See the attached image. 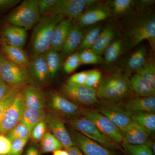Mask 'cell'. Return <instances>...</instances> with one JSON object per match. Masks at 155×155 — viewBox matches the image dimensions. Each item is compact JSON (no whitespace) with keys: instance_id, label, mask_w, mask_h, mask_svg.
Returning a JSON list of instances; mask_svg holds the SVG:
<instances>
[{"instance_id":"10","label":"cell","mask_w":155,"mask_h":155,"mask_svg":"<svg viewBox=\"0 0 155 155\" xmlns=\"http://www.w3.org/2000/svg\"><path fill=\"white\" fill-rule=\"evenodd\" d=\"M25 103L21 90L6 110L0 125V134L8 133L21 122Z\"/></svg>"},{"instance_id":"47","label":"cell","mask_w":155,"mask_h":155,"mask_svg":"<svg viewBox=\"0 0 155 155\" xmlns=\"http://www.w3.org/2000/svg\"><path fill=\"white\" fill-rule=\"evenodd\" d=\"M20 2L19 0H0V10L13 8Z\"/></svg>"},{"instance_id":"32","label":"cell","mask_w":155,"mask_h":155,"mask_svg":"<svg viewBox=\"0 0 155 155\" xmlns=\"http://www.w3.org/2000/svg\"><path fill=\"white\" fill-rule=\"evenodd\" d=\"M123 48V42L118 40L112 42L104 52V58L108 64L114 63L122 54Z\"/></svg>"},{"instance_id":"1","label":"cell","mask_w":155,"mask_h":155,"mask_svg":"<svg viewBox=\"0 0 155 155\" xmlns=\"http://www.w3.org/2000/svg\"><path fill=\"white\" fill-rule=\"evenodd\" d=\"M132 91L130 78L121 73H116L102 79L97 90L98 99L111 103L122 101Z\"/></svg>"},{"instance_id":"45","label":"cell","mask_w":155,"mask_h":155,"mask_svg":"<svg viewBox=\"0 0 155 155\" xmlns=\"http://www.w3.org/2000/svg\"><path fill=\"white\" fill-rule=\"evenodd\" d=\"M88 72L89 70L75 73L69 78L67 82L75 84H84L88 75Z\"/></svg>"},{"instance_id":"44","label":"cell","mask_w":155,"mask_h":155,"mask_svg":"<svg viewBox=\"0 0 155 155\" xmlns=\"http://www.w3.org/2000/svg\"><path fill=\"white\" fill-rule=\"evenodd\" d=\"M11 141L7 136L0 134V155H10Z\"/></svg>"},{"instance_id":"20","label":"cell","mask_w":155,"mask_h":155,"mask_svg":"<svg viewBox=\"0 0 155 155\" xmlns=\"http://www.w3.org/2000/svg\"><path fill=\"white\" fill-rule=\"evenodd\" d=\"M1 45V52L8 60L17 66L28 70L30 60L22 49L10 45L2 39Z\"/></svg>"},{"instance_id":"9","label":"cell","mask_w":155,"mask_h":155,"mask_svg":"<svg viewBox=\"0 0 155 155\" xmlns=\"http://www.w3.org/2000/svg\"><path fill=\"white\" fill-rule=\"evenodd\" d=\"M96 0H57L50 14L76 20L87 9L98 2Z\"/></svg>"},{"instance_id":"24","label":"cell","mask_w":155,"mask_h":155,"mask_svg":"<svg viewBox=\"0 0 155 155\" xmlns=\"http://www.w3.org/2000/svg\"><path fill=\"white\" fill-rule=\"evenodd\" d=\"M115 36V32L110 27H107L101 31L95 41L91 50L98 55L104 53L110 45Z\"/></svg>"},{"instance_id":"29","label":"cell","mask_w":155,"mask_h":155,"mask_svg":"<svg viewBox=\"0 0 155 155\" xmlns=\"http://www.w3.org/2000/svg\"><path fill=\"white\" fill-rule=\"evenodd\" d=\"M51 78H54L59 72L61 65V58L59 52L50 49L44 54Z\"/></svg>"},{"instance_id":"26","label":"cell","mask_w":155,"mask_h":155,"mask_svg":"<svg viewBox=\"0 0 155 155\" xmlns=\"http://www.w3.org/2000/svg\"><path fill=\"white\" fill-rule=\"evenodd\" d=\"M46 113L44 110H37L25 107L22 115V122L31 132L33 127L38 122L45 120Z\"/></svg>"},{"instance_id":"30","label":"cell","mask_w":155,"mask_h":155,"mask_svg":"<svg viewBox=\"0 0 155 155\" xmlns=\"http://www.w3.org/2000/svg\"><path fill=\"white\" fill-rule=\"evenodd\" d=\"M41 149L42 152H54L64 147L61 143L52 134L46 132L40 141Z\"/></svg>"},{"instance_id":"40","label":"cell","mask_w":155,"mask_h":155,"mask_svg":"<svg viewBox=\"0 0 155 155\" xmlns=\"http://www.w3.org/2000/svg\"><path fill=\"white\" fill-rule=\"evenodd\" d=\"M47 125L45 120H42L36 124L32 128L30 137L32 140L37 142H40L46 133Z\"/></svg>"},{"instance_id":"31","label":"cell","mask_w":155,"mask_h":155,"mask_svg":"<svg viewBox=\"0 0 155 155\" xmlns=\"http://www.w3.org/2000/svg\"><path fill=\"white\" fill-rule=\"evenodd\" d=\"M108 3L110 12L115 16H122L130 11L135 2L132 0H114Z\"/></svg>"},{"instance_id":"41","label":"cell","mask_w":155,"mask_h":155,"mask_svg":"<svg viewBox=\"0 0 155 155\" xmlns=\"http://www.w3.org/2000/svg\"><path fill=\"white\" fill-rule=\"evenodd\" d=\"M102 80L101 73L98 70H89L88 75L85 81V85L96 89Z\"/></svg>"},{"instance_id":"22","label":"cell","mask_w":155,"mask_h":155,"mask_svg":"<svg viewBox=\"0 0 155 155\" xmlns=\"http://www.w3.org/2000/svg\"><path fill=\"white\" fill-rule=\"evenodd\" d=\"M123 108L130 113H155V96L136 97L127 101Z\"/></svg>"},{"instance_id":"35","label":"cell","mask_w":155,"mask_h":155,"mask_svg":"<svg viewBox=\"0 0 155 155\" xmlns=\"http://www.w3.org/2000/svg\"><path fill=\"white\" fill-rule=\"evenodd\" d=\"M30 135L31 132L28 127L21 122L7 133L6 135L12 141L16 139L28 140Z\"/></svg>"},{"instance_id":"43","label":"cell","mask_w":155,"mask_h":155,"mask_svg":"<svg viewBox=\"0 0 155 155\" xmlns=\"http://www.w3.org/2000/svg\"><path fill=\"white\" fill-rule=\"evenodd\" d=\"M57 0H40L38 7L40 15L42 16L50 14L52 9L57 2Z\"/></svg>"},{"instance_id":"15","label":"cell","mask_w":155,"mask_h":155,"mask_svg":"<svg viewBox=\"0 0 155 155\" xmlns=\"http://www.w3.org/2000/svg\"><path fill=\"white\" fill-rule=\"evenodd\" d=\"M28 72L30 79L38 85H45L48 82L51 77L44 54L33 55Z\"/></svg>"},{"instance_id":"21","label":"cell","mask_w":155,"mask_h":155,"mask_svg":"<svg viewBox=\"0 0 155 155\" xmlns=\"http://www.w3.org/2000/svg\"><path fill=\"white\" fill-rule=\"evenodd\" d=\"M71 19H63L56 25L53 31L50 49L61 51L72 27Z\"/></svg>"},{"instance_id":"25","label":"cell","mask_w":155,"mask_h":155,"mask_svg":"<svg viewBox=\"0 0 155 155\" xmlns=\"http://www.w3.org/2000/svg\"><path fill=\"white\" fill-rule=\"evenodd\" d=\"M130 81L132 91L135 92L139 97L155 96V88L138 74L136 73L134 75L130 78Z\"/></svg>"},{"instance_id":"16","label":"cell","mask_w":155,"mask_h":155,"mask_svg":"<svg viewBox=\"0 0 155 155\" xmlns=\"http://www.w3.org/2000/svg\"><path fill=\"white\" fill-rule=\"evenodd\" d=\"M110 14V12L108 7L93 5L81 14L76 19V23L80 28H83L104 20L109 17Z\"/></svg>"},{"instance_id":"17","label":"cell","mask_w":155,"mask_h":155,"mask_svg":"<svg viewBox=\"0 0 155 155\" xmlns=\"http://www.w3.org/2000/svg\"><path fill=\"white\" fill-rule=\"evenodd\" d=\"M25 107L37 110H44L46 100L42 91L38 87L29 84L21 89Z\"/></svg>"},{"instance_id":"36","label":"cell","mask_w":155,"mask_h":155,"mask_svg":"<svg viewBox=\"0 0 155 155\" xmlns=\"http://www.w3.org/2000/svg\"><path fill=\"white\" fill-rule=\"evenodd\" d=\"M79 56L81 65L99 64L104 62V59L101 56L95 54L91 50L81 51Z\"/></svg>"},{"instance_id":"18","label":"cell","mask_w":155,"mask_h":155,"mask_svg":"<svg viewBox=\"0 0 155 155\" xmlns=\"http://www.w3.org/2000/svg\"><path fill=\"white\" fill-rule=\"evenodd\" d=\"M122 133L123 137L122 144L132 145H145L148 141L150 134L144 128L133 121Z\"/></svg>"},{"instance_id":"28","label":"cell","mask_w":155,"mask_h":155,"mask_svg":"<svg viewBox=\"0 0 155 155\" xmlns=\"http://www.w3.org/2000/svg\"><path fill=\"white\" fill-rule=\"evenodd\" d=\"M147 48L145 46L139 48L127 59L126 68L128 70H136L142 68L146 63Z\"/></svg>"},{"instance_id":"51","label":"cell","mask_w":155,"mask_h":155,"mask_svg":"<svg viewBox=\"0 0 155 155\" xmlns=\"http://www.w3.org/2000/svg\"><path fill=\"white\" fill-rule=\"evenodd\" d=\"M145 145H146L151 150L153 153L154 155L155 153V143L153 141H150V140H148V141L147 142Z\"/></svg>"},{"instance_id":"14","label":"cell","mask_w":155,"mask_h":155,"mask_svg":"<svg viewBox=\"0 0 155 155\" xmlns=\"http://www.w3.org/2000/svg\"><path fill=\"white\" fill-rule=\"evenodd\" d=\"M49 105L54 112L68 119L80 116V114H82V110L77 104L58 93L51 94Z\"/></svg>"},{"instance_id":"2","label":"cell","mask_w":155,"mask_h":155,"mask_svg":"<svg viewBox=\"0 0 155 155\" xmlns=\"http://www.w3.org/2000/svg\"><path fill=\"white\" fill-rule=\"evenodd\" d=\"M64 19L63 16L54 14L41 17L31 36V44L34 54H45L50 49L54 29Z\"/></svg>"},{"instance_id":"11","label":"cell","mask_w":155,"mask_h":155,"mask_svg":"<svg viewBox=\"0 0 155 155\" xmlns=\"http://www.w3.org/2000/svg\"><path fill=\"white\" fill-rule=\"evenodd\" d=\"M68 131L75 146L85 155H118L114 150L103 147L74 129Z\"/></svg>"},{"instance_id":"13","label":"cell","mask_w":155,"mask_h":155,"mask_svg":"<svg viewBox=\"0 0 155 155\" xmlns=\"http://www.w3.org/2000/svg\"><path fill=\"white\" fill-rule=\"evenodd\" d=\"M46 122L51 133L58 139L65 149L75 146L64 120L59 114L51 111L46 114Z\"/></svg>"},{"instance_id":"12","label":"cell","mask_w":155,"mask_h":155,"mask_svg":"<svg viewBox=\"0 0 155 155\" xmlns=\"http://www.w3.org/2000/svg\"><path fill=\"white\" fill-rule=\"evenodd\" d=\"M96 110L107 117L123 132L132 122L131 114L113 103L108 102L98 108Z\"/></svg>"},{"instance_id":"33","label":"cell","mask_w":155,"mask_h":155,"mask_svg":"<svg viewBox=\"0 0 155 155\" xmlns=\"http://www.w3.org/2000/svg\"><path fill=\"white\" fill-rule=\"evenodd\" d=\"M101 26L97 25L90 28L85 35H84L83 40L78 48L80 51L84 50H91L96 40L101 31Z\"/></svg>"},{"instance_id":"4","label":"cell","mask_w":155,"mask_h":155,"mask_svg":"<svg viewBox=\"0 0 155 155\" xmlns=\"http://www.w3.org/2000/svg\"><path fill=\"white\" fill-rule=\"evenodd\" d=\"M40 18L38 1L25 0L11 11L7 21L9 24L29 30L36 25Z\"/></svg>"},{"instance_id":"52","label":"cell","mask_w":155,"mask_h":155,"mask_svg":"<svg viewBox=\"0 0 155 155\" xmlns=\"http://www.w3.org/2000/svg\"><path fill=\"white\" fill-rule=\"evenodd\" d=\"M53 155H69L66 150H58L53 152Z\"/></svg>"},{"instance_id":"23","label":"cell","mask_w":155,"mask_h":155,"mask_svg":"<svg viewBox=\"0 0 155 155\" xmlns=\"http://www.w3.org/2000/svg\"><path fill=\"white\" fill-rule=\"evenodd\" d=\"M84 35L81 28L76 23L72 24L71 30L61 50L64 57H68L78 49L82 42Z\"/></svg>"},{"instance_id":"5","label":"cell","mask_w":155,"mask_h":155,"mask_svg":"<svg viewBox=\"0 0 155 155\" xmlns=\"http://www.w3.org/2000/svg\"><path fill=\"white\" fill-rule=\"evenodd\" d=\"M69 122L73 129L103 147L112 150L123 151L122 146L112 141L103 135L92 122L85 116H78L70 118L69 119Z\"/></svg>"},{"instance_id":"37","label":"cell","mask_w":155,"mask_h":155,"mask_svg":"<svg viewBox=\"0 0 155 155\" xmlns=\"http://www.w3.org/2000/svg\"><path fill=\"white\" fill-rule=\"evenodd\" d=\"M123 150L126 155H153L151 150L146 145H132L122 144Z\"/></svg>"},{"instance_id":"19","label":"cell","mask_w":155,"mask_h":155,"mask_svg":"<svg viewBox=\"0 0 155 155\" xmlns=\"http://www.w3.org/2000/svg\"><path fill=\"white\" fill-rule=\"evenodd\" d=\"M1 39L10 45L22 49L27 40L26 30L19 26L8 24L3 30Z\"/></svg>"},{"instance_id":"27","label":"cell","mask_w":155,"mask_h":155,"mask_svg":"<svg viewBox=\"0 0 155 155\" xmlns=\"http://www.w3.org/2000/svg\"><path fill=\"white\" fill-rule=\"evenodd\" d=\"M133 122L141 126L150 134L155 130V113H130Z\"/></svg>"},{"instance_id":"46","label":"cell","mask_w":155,"mask_h":155,"mask_svg":"<svg viewBox=\"0 0 155 155\" xmlns=\"http://www.w3.org/2000/svg\"><path fill=\"white\" fill-rule=\"evenodd\" d=\"M154 0H140L137 4V8L139 11L143 12L149 8L155 3Z\"/></svg>"},{"instance_id":"38","label":"cell","mask_w":155,"mask_h":155,"mask_svg":"<svg viewBox=\"0 0 155 155\" xmlns=\"http://www.w3.org/2000/svg\"><path fill=\"white\" fill-rule=\"evenodd\" d=\"M20 90L19 89L12 88L11 91L0 101V125L6 110L13 102Z\"/></svg>"},{"instance_id":"50","label":"cell","mask_w":155,"mask_h":155,"mask_svg":"<svg viewBox=\"0 0 155 155\" xmlns=\"http://www.w3.org/2000/svg\"><path fill=\"white\" fill-rule=\"evenodd\" d=\"M25 155H41L35 147H29L27 149Z\"/></svg>"},{"instance_id":"42","label":"cell","mask_w":155,"mask_h":155,"mask_svg":"<svg viewBox=\"0 0 155 155\" xmlns=\"http://www.w3.org/2000/svg\"><path fill=\"white\" fill-rule=\"evenodd\" d=\"M28 140L21 139L12 140L10 155H21Z\"/></svg>"},{"instance_id":"3","label":"cell","mask_w":155,"mask_h":155,"mask_svg":"<svg viewBox=\"0 0 155 155\" xmlns=\"http://www.w3.org/2000/svg\"><path fill=\"white\" fill-rule=\"evenodd\" d=\"M126 37L129 47H135L145 40L155 48V17L153 13L141 14L133 20L127 27Z\"/></svg>"},{"instance_id":"48","label":"cell","mask_w":155,"mask_h":155,"mask_svg":"<svg viewBox=\"0 0 155 155\" xmlns=\"http://www.w3.org/2000/svg\"><path fill=\"white\" fill-rule=\"evenodd\" d=\"M13 88L9 86L0 77V101Z\"/></svg>"},{"instance_id":"49","label":"cell","mask_w":155,"mask_h":155,"mask_svg":"<svg viewBox=\"0 0 155 155\" xmlns=\"http://www.w3.org/2000/svg\"><path fill=\"white\" fill-rule=\"evenodd\" d=\"M66 150L69 155H84L80 150L75 146L66 149Z\"/></svg>"},{"instance_id":"39","label":"cell","mask_w":155,"mask_h":155,"mask_svg":"<svg viewBox=\"0 0 155 155\" xmlns=\"http://www.w3.org/2000/svg\"><path fill=\"white\" fill-rule=\"evenodd\" d=\"M81 64L79 53L75 52L68 56L64 62V69L67 74H70L78 68Z\"/></svg>"},{"instance_id":"6","label":"cell","mask_w":155,"mask_h":155,"mask_svg":"<svg viewBox=\"0 0 155 155\" xmlns=\"http://www.w3.org/2000/svg\"><path fill=\"white\" fill-rule=\"evenodd\" d=\"M0 77L12 88L22 89L29 84L28 70L9 61L0 52Z\"/></svg>"},{"instance_id":"7","label":"cell","mask_w":155,"mask_h":155,"mask_svg":"<svg viewBox=\"0 0 155 155\" xmlns=\"http://www.w3.org/2000/svg\"><path fill=\"white\" fill-rule=\"evenodd\" d=\"M82 114L92 121L106 137L118 144H122V132L107 117L93 110H82Z\"/></svg>"},{"instance_id":"8","label":"cell","mask_w":155,"mask_h":155,"mask_svg":"<svg viewBox=\"0 0 155 155\" xmlns=\"http://www.w3.org/2000/svg\"><path fill=\"white\" fill-rule=\"evenodd\" d=\"M61 89L67 97L80 104L91 105L98 102L97 90L85 84H75L67 81Z\"/></svg>"},{"instance_id":"34","label":"cell","mask_w":155,"mask_h":155,"mask_svg":"<svg viewBox=\"0 0 155 155\" xmlns=\"http://www.w3.org/2000/svg\"><path fill=\"white\" fill-rule=\"evenodd\" d=\"M137 74L155 88V67L153 61H147L144 66L136 70Z\"/></svg>"}]
</instances>
